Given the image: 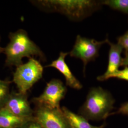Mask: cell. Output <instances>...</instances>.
I'll use <instances>...</instances> for the list:
<instances>
[{
  "instance_id": "18",
  "label": "cell",
  "mask_w": 128,
  "mask_h": 128,
  "mask_svg": "<svg viewBox=\"0 0 128 128\" xmlns=\"http://www.w3.org/2000/svg\"><path fill=\"white\" fill-rule=\"evenodd\" d=\"M115 114L128 115V102L121 105L118 110L115 112Z\"/></svg>"
},
{
  "instance_id": "10",
  "label": "cell",
  "mask_w": 128,
  "mask_h": 128,
  "mask_svg": "<svg viewBox=\"0 0 128 128\" xmlns=\"http://www.w3.org/2000/svg\"><path fill=\"white\" fill-rule=\"evenodd\" d=\"M107 43L110 46L107 68L105 73L97 78L98 80L101 81L109 79L111 76L119 70L122 58V53L124 50L122 47L118 43H111L109 40Z\"/></svg>"
},
{
  "instance_id": "3",
  "label": "cell",
  "mask_w": 128,
  "mask_h": 128,
  "mask_svg": "<svg viewBox=\"0 0 128 128\" xmlns=\"http://www.w3.org/2000/svg\"><path fill=\"white\" fill-rule=\"evenodd\" d=\"M114 100L109 92L101 87H93L80 110V115L87 120H102L110 115Z\"/></svg>"
},
{
  "instance_id": "17",
  "label": "cell",
  "mask_w": 128,
  "mask_h": 128,
  "mask_svg": "<svg viewBox=\"0 0 128 128\" xmlns=\"http://www.w3.org/2000/svg\"><path fill=\"white\" fill-rule=\"evenodd\" d=\"M18 128H44L40 124H39L37 120L34 119H33L28 120L26 123L23 124L22 125L20 126Z\"/></svg>"
},
{
  "instance_id": "13",
  "label": "cell",
  "mask_w": 128,
  "mask_h": 128,
  "mask_svg": "<svg viewBox=\"0 0 128 128\" xmlns=\"http://www.w3.org/2000/svg\"><path fill=\"white\" fill-rule=\"evenodd\" d=\"M101 4L113 9L128 14V0H106L102 2Z\"/></svg>"
},
{
  "instance_id": "4",
  "label": "cell",
  "mask_w": 128,
  "mask_h": 128,
  "mask_svg": "<svg viewBox=\"0 0 128 128\" xmlns=\"http://www.w3.org/2000/svg\"><path fill=\"white\" fill-rule=\"evenodd\" d=\"M43 73V66L33 58H30L27 63L17 66L14 74L13 81L18 92L27 93L28 91L42 78Z\"/></svg>"
},
{
  "instance_id": "20",
  "label": "cell",
  "mask_w": 128,
  "mask_h": 128,
  "mask_svg": "<svg viewBox=\"0 0 128 128\" xmlns=\"http://www.w3.org/2000/svg\"><path fill=\"white\" fill-rule=\"evenodd\" d=\"M4 48H2L0 46V54L2 53H3L4 52Z\"/></svg>"
},
{
  "instance_id": "16",
  "label": "cell",
  "mask_w": 128,
  "mask_h": 128,
  "mask_svg": "<svg viewBox=\"0 0 128 128\" xmlns=\"http://www.w3.org/2000/svg\"><path fill=\"white\" fill-rule=\"evenodd\" d=\"M118 43L125 50L126 53L128 52V30L123 35L118 39Z\"/></svg>"
},
{
  "instance_id": "8",
  "label": "cell",
  "mask_w": 128,
  "mask_h": 128,
  "mask_svg": "<svg viewBox=\"0 0 128 128\" xmlns=\"http://www.w3.org/2000/svg\"><path fill=\"white\" fill-rule=\"evenodd\" d=\"M4 108L17 116L32 118L34 112L30 107L26 94L12 92Z\"/></svg>"
},
{
  "instance_id": "12",
  "label": "cell",
  "mask_w": 128,
  "mask_h": 128,
  "mask_svg": "<svg viewBox=\"0 0 128 128\" xmlns=\"http://www.w3.org/2000/svg\"><path fill=\"white\" fill-rule=\"evenodd\" d=\"M61 109L73 128H103L105 126V124L100 126H92L82 116L74 113L66 107H63Z\"/></svg>"
},
{
  "instance_id": "2",
  "label": "cell",
  "mask_w": 128,
  "mask_h": 128,
  "mask_svg": "<svg viewBox=\"0 0 128 128\" xmlns=\"http://www.w3.org/2000/svg\"><path fill=\"white\" fill-rule=\"evenodd\" d=\"M40 9L63 14L70 20H79L87 17L99 6L92 0H39L32 1Z\"/></svg>"
},
{
  "instance_id": "9",
  "label": "cell",
  "mask_w": 128,
  "mask_h": 128,
  "mask_svg": "<svg viewBox=\"0 0 128 128\" xmlns=\"http://www.w3.org/2000/svg\"><path fill=\"white\" fill-rule=\"evenodd\" d=\"M68 54V52H61L58 58L53 61L51 64L46 66V67H51L56 69L64 76L67 86L74 89L80 90L82 88V84L74 76L65 61V58Z\"/></svg>"
},
{
  "instance_id": "6",
  "label": "cell",
  "mask_w": 128,
  "mask_h": 128,
  "mask_svg": "<svg viewBox=\"0 0 128 128\" xmlns=\"http://www.w3.org/2000/svg\"><path fill=\"white\" fill-rule=\"evenodd\" d=\"M66 87L62 82L53 79L46 84L43 93L40 96L33 98L32 102L36 106L50 109L60 108V102L66 95Z\"/></svg>"
},
{
  "instance_id": "11",
  "label": "cell",
  "mask_w": 128,
  "mask_h": 128,
  "mask_svg": "<svg viewBox=\"0 0 128 128\" xmlns=\"http://www.w3.org/2000/svg\"><path fill=\"white\" fill-rule=\"evenodd\" d=\"M33 118L17 116L4 108L0 110V128H18Z\"/></svg>"
},
{
  "instance_id": "15",
  "label": "cell",
  "mask_w": 128,
  "mask_h": 128,
  "mask_svg": "<svg viewBox=\"0 0 128 128\" xmlns=\"http://www.w3.org/2000/svg\"><path fill=\"white\" fill-rule=\"evenodd\" d=\"M117 78L128 81V66L125 67V68L122 70H119L110 76V78Z\"/></svg>"
},
{
  "instance_id": "5",
  "label": "cell",
  "mask_w": 128,
  "mask_h": 128,
  "mask_svg": "<svg viewBox=\"0 0 128 128\" xmlns=\"http://www.w3.org/2000/svg\"><path fill=\"white\" fill-rule=\"evenodd\" d=\"M108 39L103 41H97L94 39L88 38L78 35L73 49L69 53L70 56L81 60L84 63V72L87 64L96 58L99 55L101 46L107 43Z\"/></svg>"
},
{
  "instance_id": "19",
  "label": "cell",
  "mask_w": 128,
  "mask_h": 128,
  "mask_svg": "<svg viewBox=\"0 0 128 128\" xmlns=\"http://www.w3.org/2000/svg\"><path fill=\"white\" fill-rule=\"evenodd\" d=\"M121 66H124L125 67L128 66V52L126 53L125 58H122Z\"/></svg>"
},
{
  "instance_id": "1",
  "label": "cell",
  "mask_w": 128,
  "mask_h": 128,
  "mask_svg": "<svg viewBox=\"0 0 128 128\" xmlns=\"http://www.w3.org/2000/svg\"><path fill=\"white\" fill-rule=\"evenodd\" d=\"M10 42L4 48L6 55L5 66L16 67L23 64V58H31L33 56L39 57L42 61H46V56L39 46L28 36L27 32L20 29L9 34Z\"/></svg>"
},
{
  "instance_id": "7",
  "label": "cell",
  "mask_w": 128,
  "mask_h": 128,
  "mask_svg": "<svg viewBox=\"0 0 128 128\" xmlns=\"http://www.w3.org/2000/svg\"><path fill=\"white\" fill-rule=\"evenodd\" d=\"M34 119L44 128H73L61 108L37 106Z\"/></svg>"
},
{
  "instance_id": "14",
  "label": "cell",
  "mask_w": 128,
  "mask_h": 128,
  "mask_svg": "<svg viewBox=\"0 0 128 128\" xmlns=\"http://www.w3.org/2000/svg\"><path fill=\"white\" fill-rule=\"evenodd\" d=\"M10 83V81L0 80V110L4 107L9 99Z\"/></svg>"
}]
</instances>
